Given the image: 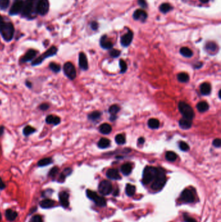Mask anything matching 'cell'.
<instances>
[{"instance_id": "14", "label": "cell", "mask_w": 221, "mask_h": 222, "mask_svg": "<svg viewBox=\"0 0 221 222\" xmlns=\"http://www.w3.org/2000/svg\"><path fill=\"white\" fill-rule=\"evenodd\" d=\"M132 38H133V33H132V31H129L128 33L125 34V35H124L123 36H121V45L124 47L129 46L132 42Z\"/></svg>"}, {"instance_id": "51", "label": "cell", "mask_w": 221, "mask_h": 222, "mask_svg": "<svg viewBox=\"0 0 221 222\" xmlns=\"http://www.w3.org/2000/svg\"><path fill=\"white\" fill-rule=\"evenodd\" d=\"M49 107V106L48 103H42V104H41L40 106H39V109H40L41 111H43L48 110Z\"/></svg>"}, {"instance_id": "33", "label": "cell", "mask_w": 221, "mask_h": 222, "mask_svg": "<svg viewBox=\"0 0 221 222\" xmlns=\"http://www.w3.org/2000/svg\"><path fill=\"white\" fill-rule=\"evenodd\" d=\"M110 145V141L107 138H103L99 141L98 142V147L102 149H105L108 148Z\"/></svg>"}, {"instance_id": "7", "label": "cell", "mask_w": 221, "mask_h": 222, "mask_svg": "<svg viewBox=\"0 0 221 222\" xmlns=\"http://www.w3.org/2000/svg\"><path fill=\"white\" fill-rule=\"evenodd\" d=\"M64 74L67 78L71 80H74L77 76V72L74 65L71 62H67L65 63L63 67Z\"/></svg>"}, {"instance_id": "54", "label": "cell", "mask_w": 221, "mask_h": 222, "mask_svg": "<svg viewBox=\"0 0 221 222\" xmlns=\"http://www.w3.org/2000/svg\"><path fill=\"white\" fill-rule=\"evenodd\" d=\"M5 184L3 182V181L2 179L0 177V190H3L5 188Z\"/></svg>"}, {"instance_id": "57", "label": "cell", "mask_w": 221, "mask_h": 222, "mask_svg": "<svg viewBox=\"0 0 221 222\" xmlns=\"http://www.w3.org/2000/svg\"><path fill=\"white\" fill-rule=\"evenodd\" d=\"M25 85H26V86H27V87H29V88H31V87H32V83H31L29 82V81H26V82H25Z\"/></svg>"}, {"instance_id": "26", "label": "cell", "mask_w": 221, "mask_h": 222, "mask_svg": "<svg viewBox=\"0 0 221 222\" xmlns=\"http://www.w3.org/2000/svg\"><path fill=\"white\" fill-rule=\"evenodd\" d=\"M205 48H206V51L210 53H215L218 49L217 44L215 42H209L207 43Z\"/></svg>"}, {"instance_id": "21", "label": "cell", "mask_w": 221, "mask_h": 222, "mask_svg": "<svg viewBox=\"0 0 221 222\" xmlns=\"http://www.w3.org/2000/svg\"><path fill=\"white\" fill-rule=\"evenodd\" d=\"M54 204H55V202L51 199H45L41 201L40 203V207L43 208H50L53 207Z\"/></svg>"}, {"instance_id": "30", "label": "cell", "mask_w": 221, "mask_h": 222, "mask_svg": "<svg viewBox=\"0 0 221 222\" xmlns=\"http://www.w3.org/2000/svg\"><path fill=\"white\" fill-rule=\"evenodd\" d=\"M180 52L182 55H183L185 57H188V58H189V57H191L193 56V51H191V49H190L187 47H183L180 50Z\"/></svg>"}, {"instance_id": "6", "label": "cell", "mask_w": 221, "mask_h": 222, "mask_svg": "<svg viewBox=\"0 0 221 222\" xmlns=\"http://www.w3.org/2000/svg\"><path fill=\"white\" fill-rule=\"evenodd\" d=\"M86 195L89 199H92L96 205L99 207H105L106 205V201L103 197L99 196L97 193L92 191L90 190H86Z\"/></svg>"}, {"instance_id": "16", "label": "cell", "mask_w": 221, "mask_h": 222, "mask_svg": "<svg viewBox=\"0 0 221 222\" xmlns=\"http://www.w3.org/2000/svg\"><path fill=\"white\" fill-rule=\"evenodd\" d=\"M133 17L136 20L145 21L147 18V13L142 9H137L133 14Z\"/></svg>"}, {"instance_id": "41", "label": "cell", "mask_w": 221, "mask_h": 222, "mask_svg": "<svg viewBox=\"0 0 221 222\" xmlns=\"http://www.w3.org/2000/svg\"><path fill=\"white\" fill-rule=\"evenodd\" d=\"M49 68H50L52 71L54 73H58L61 70V67L59 64H57L54 62H51L49 64Z\"/></svg>"}, {"instance_id": "17", "label": "cell", "mask_w": 221, "mask_h": 222, "mask_svg": "<svg viewBox=\"0 0 221 222\" xmlns=\"http://www.w3.org/2000/svg\"><path fill=\"white\" fill-rule=\"evenodd\" d=\"M79 66L81 69L83 70H86L88 68V60L87 57L86 56V55L81 52L79 54Z\"/></svg>"}, {"instance_id": "18", "label": "cell", "mask_w": 221, "mask_h": 222, "mask_svg": "<svg viewBox=\"0 0 221 222\" xmlns=\"http://www.w3.org/2000/svg\"><path fill=\"white\" fill-rule=\"evenodd\" d=\"M46 122L48 124H53L54 125H57L61 123V118L58 116H54V115H48L46 118Z\"/></svg>"}, {"instance_id": "40", "label": "cell", "mask_w": 221, "mask_h": 222, "mask_svg": "<svg viewBox=\"0 0 221 222\" xmlns=\"http://www.w3.org/2000/svg\"><path fill=\"white\" fill-rule=\"evenodd\" d=\"M101 117V112L98 111L93 112L92 113L88 115V119L92 121H95V120H98Z\"/></svg>"}, {"instance_id": "2", "label": "cell", "mask_w": 221, "mask_h": 222, "mask_svg": "<svg viewBox=\"0 0 221 222\" xmlns=\"http://www.w3.org/2000/svg\"><path fill=\"white\" fill-rule=\"evenodd\" d=\"M3 38L5 41L9 42L12 39L14 33V28L12 23L7 22L3 23L0 29Z\"/></svg>"}, {"instance_id": "48", "label": "cell", "mask_w": 221, "mask_h": 222, "mask_svg": "<svg viewBox=\"0 0 221 222\" xmlns=\"http://www.w3.org/2000/svg\"><path fill=\"white\" fill-rule=\"evenodd\" d=\"M29 222H43V220L41 216L35 215L31 218Z\"/></svg>"}, {"instance_id": "50", "label": "cell", "mask_w": 221, "mask_h": 222, "mask_svg": "<svg viewBox=\"0 0 221 222\" xmlns=\"http://www.w3.org/2000/svg\"><path fill=\"white\" fill-rule=\"evenodd\" d=\"M213 145H214L215 148H220L221 145V141L220 138H216L214 140L213 142Z\"/></svg>"}, {"instance_id": "4", "label": "cell", "mask_w": 221, "mask_h": 222, "mask_svg": "<svg viewBox=\"0 0 221 222\" xmlns=\"http://www.w3.org/2000/svg\"><path fill=\"white\" fill-rule=\"evenodd\" d=\"M178 109L184 118L189 120H192L194 118V112L193 111V109L188 104L183 102V101H181L178 104Z\"/></svg>"}, {"instance_id": "29", "label": "cell", "mask_w": 221, "mask_h": 222, "mask_svg": "<svg viewBox=\"0 0 221 222\" xmlns=\"http://www.w3.org/2000/svg\"><path fill=\"white\" fill-rule=\"evenodd\" d=\"M197 108L199 112H204L208 110L209 105L207 104V102H206V101H201V102H199L198 104H197Z\"/></svg>"}, {"instance_id": "53", "label": "cell", "mask_w": 221, "mask_h": 222, "mask_svg": "<svg viewBox=\"0 0 221 222\" xmlns=\"http://www.w3.org/2000/svg\"><path fill=\"white\" fill-rule=\"evenodd\" d=\"M91 27L93 30H97L98 28V23L96 22H93L91 23Z\"/></svg>"}, {"instance_id": "22", "label": "cell", "mask_w": 221, "mask_h": 222, "mask_svg": "<svg viewBox=\"0 0 221 222\" xmlns=\"http://www.w3.org/2000/svg\"><path fill=\"white\" fill-rule=\"evenodd\" d=\"M5 216L9 221H13L17 218L18 214L16 211L12 209H7L5 211Z\"/></svg>"}, {"instance_id": "12", "label": "cell", "mask_w": 221, "mask_h": 222, "mask_svg": "<svg viewBox=\"0 0 221 222\" xmlns=\"http://www.w3.org/2000/svg\"><path fill=\"white\" fill-rule=\"evenodd\" d=\"M33 8V0H26L23 3L22 8V15L23 16H28L32 12Z\"/></svg>"}, {"instance_id": "37", "label": "cell", "mask_w": 221, "mask_h": 222, "mask_svg": "<svg viewBox=\"0 0 221 222\" xmlns=\"http://www.w3.org/2000/svg\"><path fill=\"white\" fill-rule=\"evenodd\" d=\"M36 131V129L35 128L30 126V125H27V126H25L24 127V129L23 130V133L25 137H28L30 135L33 134Z\"/></svg>"}, {"instance_id": "34", "label": "cell", "mask_w": 221, "mask_h": 222, "mask_svg": "<svg viewBox=\"0 0 221 222\" xmlns=\"http://www.w3.org/2000/svg\"><path fill=\"white\" fill-rule=\"evenodd\" d=\"M148 125H149V127L151 128V129H158L160 126V122L157 119L151 118L148 121Z\"/></svg>"}, {"instance_id": "55", "label": "cell", "mask_w": 221, "mask_h": 222, "mask_svg": "<svg viewBox=\"0 0 221 222\" xmlns=\"http://www.w3.org/2000/svg\"><path fill=\"white\" fill-rule=\"evenodd\" d=\"M137 142H138V144L139 145H142L144 143V142H145V139L143 138H139L138 140H137Z\"/></svg>"}, {"instance_id": "43", "label": "cell", "mask_w": 221, "mask_h": 222, "mask_svg": "<svg viewBox=\"0 0 221 222\" xmlns=\"http://www.w3.org/2000/svg\"><path fill=\"white\" fill-rule=\"evenodd\" d=\"M10 0H0V9L5 10L9 7Z\"/></svg>"}, {"instance_id": "27", "label": "cell", "mask_w": 221, "mask_h": 222, "mask_svg": "<svg viewBox=\"0 0 221 222\" xmlns=\"http://www.w3.org/2000/svg\"><path fill=\"white\" fill-rule=\"evenodd\" d=\"M132 169V167L131 164L130 163H126L124 164L123 165L121 166V171L124 176H128V175L131 173Z\"/></svg>"}, {"instance_id": "46", "label": "cell", "mask_w": 221, "mask_h": 222, "mask_svg": "<svg viewBox=\"0 0 221 222\" xmlns=\"http://www.w3.org/2000/svg\"><path fill=\"white\" fill-rule=\"evenodd\" d=\"M179 147H180V150L183 151H188L189 150V146L186 142H180V144H179Z\"/></svg>"}, {"instance_id": "24", "label": "cell", "mask_w": 221, "mask_h": 222, "mask_svg": "<svg viewBox=\"0 0 221 222\" xmlns=\"http://www.w3.org/2000/svg\"><path fill=\"white\" fill-rule=\"evenodd\" d=\"M179 125L183 129H188L191 128L192 125L191 120H189L186 118H182L179 122Z\"/></svg>"}, {"instance_id": "13", "label": "cell", "mask_w": 221, "mask_h": 222, "mask_svg": "<svg viewBox=\"0 0 221 222\" xmlns=\"http://www.w3.org/2000/svg\"><path fill=\"white\" fill-rule=\"evenodd\" d=\"M59 201L61 205L64 208H67L69 205V194L65 191H62L58 194Z\"/></svg>"}, {"instance_id": "58", "label": "cell", "mask_w": 221, "mask_h": 222, "mask_svg": "<svg viewBox=\"0 0 221 222\" xmlns=\"http://www.w3.org/2000/svg\"><path fill=\"white\" fill-rule=\"evenodd\" d=\"M3 18L1 16V15H0V29H1V25L3 24Z\"/></svg>"}, {"instance_id": "8", "label": "cell", "mask_w": 221, "mask_h": 222, "mask_svg": "<svg viewBox=\"0 0 221 222\" xmlns=\"http://www.w3.org/2000/svg\"><path fill=\"white\" fill-rule=\"evenodd\" d=\"M99 191L103 195H107L112 192V184L108 181H103L99 185Z\"/></svg>"}, {"instance_id": "44", "label": "cell", "mask_w": 221, "mask_h": 222, "mask_svg": "<svg viewBox=\"0 0 221 222\" xmlns=\"http://www.w3.org/2000/svg\"><path fill=\"white\" fill-rule=\"evenodd\" d=\"M58 168L57 167H54V168H52L50 171L49 172V177H55L57 174L58 173Z\"/></svg>"}, {"instance_id": "52", "label": "cell", "mask_w": 221, "mask_h": 222, "mask_svg": "<svg viewBox=\"0 0 221 222\" xmlns=\"http://www.w3.org/2000/svg\"><path fill=\"white\" fill-rule=\"evenodd\" d=\"M138 3L140 5V6L143 7V8H146L147 7V3L145 0H138Z\"/></svg>"}, {"instance_id": "19", "label": "cell", "mask_w": 221, "mask_h": 222, "mask_svg": "<svg viewBox=\"0 0 221 222\" xmlns=\"http://www.w3.org/2000/svg\"><path fill=\"white\" fill-rule=\"evenodd\" d=\"M106 176L108 178L113 180H118L121 179L119 171L116 169H109L106 172Z\"/></svg>"}, {"instance_id": "28", "label": "cell", "mask_w": 221, "mask_h": 222, "mask_svg": "<svg viewBox=\"0 0 221 222\" xmlns=\"http://www.w3.org/2000/svg\"><path fill=\"white\" fill-rule=\"evenodd\" d=\"M112 130V127L108 124H103L99 127V131L104 135L109 134Z\"/></svg>"}, {"instance_id": "56", "label": "cell", "mask_w": 221, "mask_h": 222, "mask_svg": "<svg viewBox=\"0 0 221 222\" xmlns=\"http://www.w3.org/2000/svg\"><path fill=\"white\" fill-rule=\"evenodd\" d=\"M4 129H5V128L3 126H0V137H1V136L3 134Z\"/></svg>"}, {"instance_id": "5", "label": "cell", "mask_w": 221, "mask_h": 222, "mask_svg": "<svg viewBox=\"0 0 221 222\" xmlns=\"http://www.w3.org/2000/svg\"><path fill=\"white\" fill-rule=\"evenodd\" d=\"M56 52H57V48L55 46L51 47V48H49L48 50H47L45 53H44L38 57L37 59L34 60V61L32 62V65L33 66H36V65L40 64L41 62L45 60V59L48 58V57L54 55H56Z\"/></svg>"}, {"instance_id": "11", "label": "cell", "mask_w": 221, "mask_h": 222, "mask_svg": "<svg viewBox=\"0 0 221 222\" xmlns=\"http://www.w3.org/2000/svg\"><path fill=\"white\" fill-rule=\"evenodd\" d=\"M23 5V1L22 0H16L14 3H13L12 7L10 8L9 14L16 15L19 14L20 12H22Z\"/></svg>"}, {"instance_id": "42", "label": "cell", "mask_w": 221, "mask_h": 222, "mask_svg": "<svg viewBox=\"0 0 221 222\" xmlns=\"http://www.w3.org/2000/svg\"><path fill=\"white\" fill-rule=\"evenodd\" d=\"M119 110H120V108H119V107L118 105H112L111 106L110 109H109V112L112 114L113 115V116H114V115H116L118 112L119 111Z\"/></svg>"}, {"instance_id": "60", "label": "cell", "mask_w": 221, "mask_h": 222, "mask_svg": "<svg viewBox=\"0 0 221 222\" xmlns=\"http://www.w3.org/2000/svg\"><path fill=\"white\" fill-rule=\"evenodd\" d=\"M1 213H0V221H1Z\"/></svg>"}, {"instance_id": "10", "label": "cell", "mask_w": 221, "mask_h": 222, "mask_svg": "<svg viewBox=\"0 0 221 222\" xmlns=\"http://www.w3.org/2000/svg\"><path fill=\"white\" fill-rule=\"evenodd\" d=\"M49 7L48 0H40L37 5V11L40 15L44 16L48 12Z\"/></svg>"}, {"instance_id": "59", "label": "cell", "mask_w": 221, "mask_h": 222, "mask_svg": "<svg viewBox=\"0 0 221 222\" xmlns=\"http://www.w3.org/2000/svg\"><path fill=\"white\" fill-rule=\"evenodd\" d=\"M202 3H207L208 2L209 0H200Z\"/></svg>"}, {"instance_id": "45", "label": "cell", "mask_w": 221, "mask_h": 222, "mask_svg": "<svg viewBox=\"0 0 221 222\" xmlns=\"http://www.w3.org/2000/svg\"><path fill=\"white\" fill-rule=\"evenodd\" d=\"M119 66H120L121 68V73H124L126 72L127 69V65L125 61H123V60H120L119 61Z\"/></svg>"}, {"instance_id": "3", "label": "cell", "mask_w": 221, "mask_h": 222, "mask_svg": "<svg viewBox=\"0 0 221 222\" xmlns=\"http://www.w3.org/2000/svg\"><path fill=\"white\" fill-rule=\"evenodd\" d=\"M158 172V168L152 166H147L145 168L143 174L142 182L144 184H148L153 181Z\"/></svg>"}, {"instance_id": "35", "label": "cell", "mask_w": 221, "mask_h": 222, "mask_svg": "<svg viewBox=\"0 0 221 222\" xmlns=\"http://www.w3.org/2000/svg\"><path fill=\"white\" fill-rule=\"evenodd\" d=\"M165 158L168 161L174 162L177 158V155L173 151H167L165 154Z\"/></svg>"}, {"instance_id": "32", "label": "cell", "mask_w": 221, "mask_h": 222, "mask_svg": "<svg viewBox=\"0 0 221 222\" xmlns=\"http://www.w3.org/2000/svg\"><path fill=\"white\" fill-rule=\"evenodd\" d=\"M52 163H53V159L51 158L50 157L44 158L41 159V160H40L38 162V166L39 167L46 166L48 165H49V164H51Z\"/></svg>"}, {"instance_id": "36", "label": "cell", "mask_w": 221, "mask_h": 222, "mask_svg": "<svg viewBox=\"0 0 221 222\" xmlns=\"http://www.w3.org/2000/svg\"><path fill=\"white\" fill-rule=\"evenodd\" d=\"M177 78H178V80L179 81L181 82V83H186V82H188L189 79V77L188 74H186V73H184V72L180 73V74H178Z\"/></svg>"}, {"instance_id": "47", "label": "cell", "mask_w": 221, "mask_h": 222, "mask_svg": "<svg viewBox=\"0 0 221 222\" xmlns=\"http://www.w3.org/2000/svg\"><path fill=\"white\" fill-rule=\"evenodd\" d=\"M121 52L120 51L118 50V49H112V50L110 51V55L111 57H114V58H116V57H119L120 55Z\"/></svg>"}, {"instance_id": "38", "label": "cell", "mask_w": 221, "mask_h": 222, "mask_svg": "<svg viewBox=\"0 0 221 222\" xmlns=\"http://www.w3.org/2000/svg\"><path fill=\"white\" fill-rule=\"evenodd\" d=\"M171 9H172V7L169 3H162L160 7V11L163 13L168 12L169 11H170Z\"/></svg>"}, {"instance_id": "1", "label": "cell", "mask_w": 221, "mask_h": 222, "mask_svg": "<svg viewBox=\"0 0 221 222\" xmlns=\"http://www.w3.org/2000/svg\"><path fill=\"white\" fill-rule=\"evenodd\" d=\"M166 182V176L165 171L162 168H158V172L154 179L153 180L151 188L153 190L158 191L164 186Z\"/></svg>"}, {"instance_id": "20", "label": "cell", "mask_w": 221, "mask_h": 222, "mask_svg": "<svg viewBox=\"0 0 221 222\" xmlns=\"http://www.w3.org/2000/svg\"><path fill=\"white\" fill-rule=\"evenodd\" d=\"M100 44H101V46L103 48L106 49H112L113 47V44L108 40L107 36L106 35L103 36V37H101V40H100Z\"/></svg>"}, {"instance_id": "15", "label": "cell", "mask_w": 221, "mask_h": 222, "mask_svg": "<svg viewBox=\"0 0 221 222\" xmlns=\"http://www.w3.org/2000/svg\"><path fill=\"white\" fill-rule=\"evenodd\" d=\"M36 54H37V51L35 49H29L27 53L25 54V55L21 59V62L24 63V62H29L35 58L36 57Z\"/></svg>"}, {"instance_id": "49", "label": "cell", "mask_w": 221, "mask_h": 222, "mask_svg": "<svg viewBox=\"0 0 221 222\" xmlns=\"http://www.w3.org/2000/svg\"><path fill=\"white\" fill-rule=\"evenodd\" d=\"M184 219L186 222H197V221L194 218L190 217L187 214H184Z\"/></svg>"}, {"instance_id": "39", "label": "cell", "mask_w": 221, "mask_h": 222, "mask_svg": "<svg viewBox=\"0 0 221 222\" xmlns=\"http://www.w3.org/2000/svg\"><path fill=\"white\" fill-rule=\"evenodd\" d=\"M115 140H116V142L118 143V144L122 145V144H124V143H125L126 139H125V137H124V135H121V134H119V135H118L116 136V138H115Z\"/></svg>"}, {"instance_id": "31", "label": "cell", "mask_w": 221, "mask_h": 222, "mask_svg": "<svg viewBox=\"0 0 221 222\" xmlns=\"http://www.w3.org/2000/svg\"><path fill=\"white\" fill-rule=\"evenodd\" d=\"M125 192L127 195L131 197L132 195H134L135 192H136V187L134 185L131 184H127L125 189Z\"/></svg>"}, {"instance_id": "9", "label": "cell", "mask_w": 221, "mask_h": 222, "mask_svg": "<svg viewBox=\"0 0 221 222\" xmlns=\"http://www.w3.org/2000/svg\"><path fill=\"white\" fill-rule=\"evenodd\" d=\"M180 200L185 203H191L194 202V193L190 189H186L184 190L180 195Z\"/></svg>"}, {"instance_id": "25", "label": "cell", "mask_w": 221, "mask_h": 222, "mask_svg": "<svg viewBox=\"0 0 221 222\" xmlns=\"http://www.w3.org/2000/svg\"><path fill=\"white\" fill-rule=\"evenodd\" d=\"M71 172H72V169L70 168H67L66 169H64V170L62 171L61 174H60L58 179V182H64L65 181V179H66V177L69 176V175L71 174Z\"/></svg>"}, {"instance_id": "23", "label": "cell", "mask_w": 221, "mask_h": 222, "mask_svg": "<svg viewBox=\"0 0 221 222\" xmlns=\"http://www.w3.org/2000/svg\"><path fill=\"white\" fill-rule=\"evenodd\" d=\"M201 92L202 95H209L211 92V85L208 83H202L201 85Z\"/></svg>"}]
</instances>
